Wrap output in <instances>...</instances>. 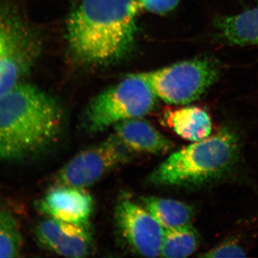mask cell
<instances>
[{
    "label": "cell",
    "instance_id": "6da1fadb",
    "mask_svg": "<svg viewBox=\"0 0 258 258\" xmlns=\"http://www.w3.org/2000/svg\"><path fill=\"white\" fill-rule=\"evenodd\" d=\"M140 11L136 0H82L66 28L73 55L96 66L120 60L133 46Z\"/></svg>",
    "mask_w": 258,
    "mask_h": 258
},
{
    "label": "cell",
    "instance_id": "7a4b0ae2",
    "mask_svg": "<svg viewBox=\"0 0 258 258\" xmlns=\"http://www.w3.org/2000/svg\"><path fill=\"white\" fill-rule=\"evenodd\" d=\"M62 111L53 98L20 82L0 96V161H19L46 149L60 134Z\"/></svg>",
    "mask_w": 258,
    "mask_h": 258
},
{
    "label": "cell",
    "instance_id": "3957f363",
    "mask_svg": "<svg viewBox=\"0 0 258 258\" xmlns=\"http://www.w3.org/2000/svg\"><path fill=\"white\" fill-rule=\"evenodd\" d=\"M239 152L234 132L218 133L173 153L149 176L151 184L180 186L200 184L221 176L235 164Z\"/></svg>",
    "mask_w": 258,
    "mask_h": 258
},
{
    "label": "cell",
    "instance_id": "277c9868",
    "mask_svg": "<svg viewBox=\"0 0 258 258\" xmlns=\"http://www.w3.org/2000/svg\"><path fill=\"white\" fill-rule=\"evenodd\" d=\"M157 98L140 75H128L93 98L85 112L83 125L88 132L99 133L123 120L142 118L154 110Z\"/></svg>",
    "mask_w": 258,
    "mask_h": 258
},
{
    "label": "cell",
    "instance_id": "5b68a950",
    "mask_svg": "<svg viewBox=\"0 0 258 258\" xmlns=\"http://www.w3.org/2000/svg\"><path fill=\"white\" fill-rule=\"evenodd\" d=\"M219 73L218 64L212 58L198 57L139 74L158 98L182 105L200 98L217 81Z\"/></svg>",
    "mask_w": 258,
    "mask_h": 258
},
{
    "label": "cell",
    "instance_id": "8992f818",
    "mask_svg": "<svg viewBox=\"0 0 258 258\" xmlns=\"http://www.w3.org/2000/svg\"><path fill=\"white\" fill-rule=\"evenodd\" d=\"M39 49L31 29L11 8L0 3V96L29 74Z\"/></svg>",
    "mask_w": 258,
    "mask_h": 258
},
{
    "label": "cell",
    "instance_id": "52a82bcc",
    "mask_svg": "<svg viewBox=\"0 0 258 258\" xmlns=\"http://www.w3.org/2000/svg\"><path fill=\"white\" fill-rule=\"evenodd\" d=\"M133 153L115 134L112 135L71 159L59 171L56 184L84 189L130 160Z\"/></svg>",
    "mask_w": 258,
    "mask_h": 258
},
{
    "label": "cell",
    "instance_id": "ba28073f",
    "mask_svg": "<svg viewBox=\"0 0 258 258\" xmlns=\"http://www.w3.org/2000/svg\"><path fill=\"white\" fill-rule=\"evenodd\" d=\"M115 220L120 235L134 252L147 257L160 256L165 230L144 206L122 199L115 207Z\"/></svg>",
    "mask_w": 258,
    "mask_h": 258
},
{
    "label": "cell",
    "instance_id": "9c48e42d",
    "mask_svg": "<svg viewBox=\"0 0 258 258\" xmlns=\"http://www.w3.org/2000/svg\"><path fill=\"white\" fill-rule=\"evenodd\" d=\"M35 236L47 250L68 257H85L94 242L89 225H78L46 217L35 227Z\"/></svg>",
    "mask_w": 258,
    "mask_h": 258
},
{
    "label": "cell",
    "instance_id": "30bf717a",
    "mask_svg": "<svg viewBox=\"0 0 258 258\" xmlns=\"http://www.w3.org/2000/svg\"><path fill=\"white\" fill-rule=\"evenodd\" d=\"M93 200L83 188L56 185L37 203L39 211L47 217L78 225H89Z\"/></svg>",
    "mask_w": 258,
    "mask_h": 258
},
{
    "label": "cell",
    "instance_id": "8fae6325",
    "mask_svg": "<svg viewBox=\"0 0 258 258\" xmlns=\"http://www.w3.org/2000/svg\"><path fill=\"white\" fill-rule=\"evenodd\" d=\"M113 128L117 137L134 153L164 154L173 147L169 139L142 118L123 120Z\"/></svg>",
    "mask_w": 258,
    "mask_h": 258
},
{
    "label": "cell",
    "instance_id": "7c38bea8",
    "mask_svg": "<svg viewBox=\"0 0 258 258\" xmlns=\"http://www.w3.org/2000/svg\"><path fill=\"white\" fill-rule=\"evenodd\" d=\"M166 124L181 138L199 142L210 137L212 122L210 115L198 107L189 106L166 111Z\"/></svg>",
    "mask_w": 258,
    "mask_h": 258
},
{
    "label": "cell",
    "instance_id": "4fadbf2b",
    "mask_svg": "<svg viewBox=\"0 0 258 258\" xmlns=\"http://www.w3.org/2000/svg\"><path fill=\"white\" fill-rule=\"evenodd\" d=\"M216 25L222 38L229 43L258 46V7L219 18Z\"/></svg>",
    "mask_w": 258,
    "mask_h": 258
},
{
    "label": "cell",
    "instance_id": "5bb4252c",
    "mask_svg": "<svg viewBox=\"0 0 258 258\" xmlns=\"http://www.w3.org/2000/svg\"><path fill=\"white\" fill-rule=\"evenodd\" d=\"M141 201L164 230L191 225L194 210L186 204L157 197H144Z\"/></svg>",
    "mask_w": 258,
    "mask_h": 258
},
{
    "label": "cell",
    "instance_id": "9a60e30c",
    "mask_svg": "<svg viewBox=\"0 0 258 258\" xmlns=\"http://www.w3.org/2000/svg\"><path fill=\"white\" fill-rule=\"evenodd\" d=\"M199 235L191 225L164 231L160 256L168 258L186 257L196 250Z\"/></svg>",
    "mask_w": 258,
    "mask_h": 258
},
{
    "label": "cell",
    "instance_id": "2e32d148",
    "mask_svg": "<svg viewBox=\"0 0 258 258\" xmlns=\"http://www.w3.org/2000/svg\"><path fill=\"white\" fill-rule=\"evenodd\" d=\"M23 248V237L18 220L0 210V257H18Z\"/></svg>",
    "mask_w": 258,
    "mask_h": 258
},
{
    "label": "cell",
    "instance_id": "e0dca14e",
    "mask_svg": "<svg viewBox=\"0 0 258 258\" xmlns=\"http://www.w3.org/2000/svg\"><path fill=\"white\" fill-rule=\"evenodd\" d=\"M140 10H144L154 14L164 15L177 6L179 0H136Z\"/></svg>",
    "mask_w": 258,
    "mask_h": 258
},
{
    "label": "cell",
    "instance_id": "ac0fdd59",
    "mask_svg": "<svg viewBox=\"0 0 258 258\" xmlns=\"http://www.w3.org/2000/svg\"><path fill=\"white\" fill-rule=\"evenodd\" d=\"M245 253L242 247L235 243H225L212 249L204 254L205 257H244Z\"/></svg>",
    "mask_w": 258,
    "mask_h": 258
}]
</instances>
